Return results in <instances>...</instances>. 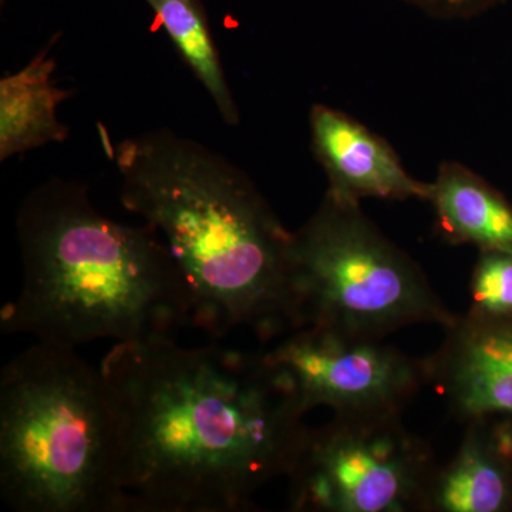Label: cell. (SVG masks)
Returning <instances> with one entry per match:
<instances>
[{"label": "cell", "mask_w": 512, "mask_h": 512, "mask_svg": "<svg viewBox=\"0 0 512 512\" xmlns=\"http://www.w3.org/2000/svg\"><path fill=\"white\" fill-rule=\"evenodd\" d=\"M16 231L23 279L0 315L8 335L76 349L192 325L187 286L160 235L101 214L86 185L60 177L37 185L20 204Z\"/></svg>", "instance_id": "3957f363"}, {"label": "cell", "mask_w": 512, "mask_h": 512, "mask_svg": "<svg viewBox=\"0 0 512 512\" xmlns=\"http://www.w3.org/2000/svg\"><path fill=\"white\" fill-rule=\"evenodd\" d=\"M471 427L446 466L437 467L424 511L498 512L510 505L512 488L505 461L512 457L495 440L494 433Z\"/></svg>", "instance_id": "8fae6325"}, {"label": "cell", "mask_w": 512, "mask_h": 512, "mask_svg": "<svg viewBox=\"0 0 512 512\" xmlns=\"http://www.w3.org/2000/svg\"><path fill=\"white\" fill-rule=\"evenodd\" d=\"M427 357L429 383L463 421L512 416V319L466 315Z\"/></svg>", "instance_id": "ba28073f"}, {"label": "cell", "mask_w": 512, "mask_h": 512, "mask_svg": "<svg viewBox=\"0 0 512 512\" xmlns=\"http://www.w3.org/2000/svg\"><path fill=\"white\" fill-rule=\"evenodd\" d=\"M121 204L163 239L191 301L192 325L262 342L296 330L285 228L247 173L168 128L116 151Z\"/></svg>", "instance_id": "7a4b0ae2"}, {"label": "cell", "mask_w": 512, "mask_h": 512, "mask_svg": "<svg viewBox=\"0 0 512 512\" xmlns=\"http://www.w3.org/2000/svg\"><path fill=\"white\" fill-rule=\"evenodd\" d=\"M127 512H244L288 476L308 427L266 352L174 336L116 343L99 367Z\"/></svg>", "instance_id": "6da1fadb"}, {"label": "cell", "mask_w": 512, "mask_h": 512, "mask_svg": "<svg viewBox=\"0 0 512 512\" xmlns=\"http://www.w3.org/2000/svg\"><path fill=\"white\" fill-rule=\"evenodd\" d=\"M2 2V5H5L6 0H0Z\"/></svg>", "instance_id": "2e32d148"}, {"label": "cell", "mask_w": 512, "mask_h": 512, "mask_svg": "<svg viewBox=\"0 0 512 512\" xmlns=\"http://www.w3.org/2000/svg\"><path fill=\"white\" fill-rule=\"evenodd\" d=\"M430 18L464 20L488 12L504 0H400Z\"/></svg>", "instance_id": "9a60e30c"}, {"label": "cell", "mask_w": 512, "mask_h": 512, "mask_svg": "<svg viewBox=\"0 0 512 512\" xmlns=\"http://www.w3.org/2000/svg\"><path fill=\"white\" fill-rule=\"evenodd\" d=\"M0 494L18 512H127L100 369L35 342L0 376Z\"/></svg>", "instance_id": "277c9868"}, {"label": "cell", "mask_w": 512, "mask_h": 512, "mask_svg": "<svg viewBox=\"0 0 512 512\" xmlns=\"http://www.w3.org/2000/svg\"><path fill=\"white\" fill-rule=\"evenodd\" d=\"M309 123L313 154L328 177L330 194L357 202L429 200L430 183L407 173L393 148L359 121L316 104Z\"/></svg>", "instance_id": "9c48e42d"}, {"label": "cell", "mask_w": 512, "mask_h": 512, "mask_svg": "<svg viewBox=\"0 0 512 512\" xmlns=\"http://www.w3.org/2000/svg\"><path fill=\"white\" fill-rule=\"evenodd\" d=\"M402 413L335 414L303 437L289 470L298 512L424 511L437 464Z\"/></svg>", "instance_id": "8992f818"}, {"label": "cell", "mask_w": 512, "mask_h": 512, "mask_svg": "<svg viewBox=\"0 0 512 512\" xmlns=\"http://www.w3.org/2000/svg\"><path fill=\"white\" fill-rule=\"evenodd\" d=\"M47 52L43 50L28 67L0 84L2 160L67 137V127L57 120L56 110L69 93L50 82L55 60Z\"/></svg>", "instance_id": "7c38bea8"}, {"label": "cell", "mask_w": 512, "mask_h": 512, "mask_svg": "<svg viewBox=\"0 0 512 512\" xmlns=\"http://www.w3.org/2000/svg\"><path fill=\"white\" fill-rule=\"evenodd\" d=\"M296 329L318 326L384 339L389 333L458 319L417 262L384 237L360 202L326 191L315 214L292 232L289 249Z\"/></svg>", "instance_id": "5b68a950"}, {"label": "cell", "mask_w": 512, "mask_h": 512, "mask_svg": "<svg viewBox=\"0 0 512 512\" xmlns=\"http://www.w3.org/2000/svg\"><path fill=\"white\" fill-rule=\"evenodd\" d=\"M266 356L291 380L306 410L335 414L402 413L429 383L426 359L383 339L305 326L288 333Z\"/></svg>", "instance_id": "52a82bcc"}, {"label": "cell", "mask_w": 512, "mask_h": 512, "mask_svg": "<svg viewBox=\"0 0 512 512\" xmlns=\"http://www.w3.org/2000/svg\"><path fill=\"white\" fill-rule=\"evenodd\" d=\"M228 126L241 116L202 0H144Z\"/></svg>", "instance_id": "4fadbf2b"}, {"label": "cell", "mask_w": 512, "mask_h": 512, "mask_svg": "<svg viewBox=\"0 0 512 512\" xmlns=\"http://www.w3.org/2000/svg\"><path fill=\"white\" fill-rule=\"evenodd\" d=\"M427 201L433 204L441 235L451 244L512 251L511 205L464 165H441Z\"/></svg>", "instance_id": "30bf717a"}, {"label": "cell", "mask_w": 512, "mask_h": 512, "mask_svg": "<svg viewBox=\"0 0 512 512\" xmlns=\"http://www.w3.org/2000/svg\"><path fill=\"white\" fill-rule=\"evenodd\" d=\"M468 315L484 319H512V251H480L471 278Z\"/></svg>", "instance_id": "5bb4252c"}]
</instances>
